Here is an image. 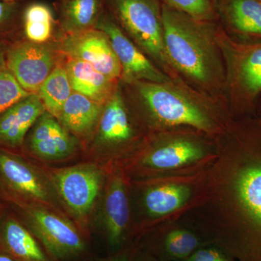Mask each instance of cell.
Segmentation results:
<instances>
[{
	"instance_id": "cell-28",
	"label": "cell",
	"mask_w": 261,
	"mask_h": 261,
	"mask_svg": "<svg viewBox=\"0 0 261 261\" xmlns=\"http://www.w3.org/2000/svg\"><path fill=\"white\" fill-rule=\"evenodd\" d=\"M189 261H228L219 252L211 250L197 251L190 257Z\"/></svg>"
},
{
	"instance_id": "cell-20",
	"label": "cell",
	"mask_w": 261,
	"mask_h": 261,
	"mask_svg": "<svg viewBox=\"0 0 261 261\" xmlns=\"http://www.w3.org/2000/svg\"><path fill=\"white\" fill-rule=\"evenodd\" d=\"M100 0H65L62 8V25L69 34L92 29L99 19Z\"/></svg>"
},
{
	"instance_id": "cell-23",
	"label": "cell",
	"mask_w": 261,
	"mask_h": 261,
	"mask_svg": "<svg viewBox=\"0 0 261 261\" xmlns=\"http://www.w3.org/2000/svg\"><path fill=\"white\" fill-rule=\"evenodd\" d=\"M190 190L181 185L156 187L145 196L146 207L153 216H164L177 210L188 199Z\"/></svg>"
},
{
	"instance_id": "cell-30",
	"label": "cell",
	"mask_w": 261,
	"mask_h": 261,
	"mask_svg": "<svg viewBox=\"0 0 261 261\" xmlns=\"http://www.w3.org/2000/svg\"><path fill=\"white\" fill-rule=\"evenodd\" d=\"M0 261H18L14 257H12L8 254L2 253L0 252Z\"/></svg>"
},
{
	"instance_id": "cell-11",
	"label": "cell",
	"mask_w": 261,
	"mask_h": 261,
	"mask_svg": "<svg viewBox=\"0 0 261 261\" xmlns=\"http://www.w3.org/2000/svg\"><path fill=\"white\" fill-rule=\"evenodd\" d=\"M46 112L38 94L20 99L0 115V146L18 147L22 145L29 130Z\"/></svg>"
},
{
	"instance_id": "cell-2",
	"label": "cell",
	"mask_w": 261,
	"mask_h": 261,
	"mask_svg": "<svg viewBox=\"0 0 261 261\" xmlns=\"http://www.w3.org/2000/svg\"><path fill=\"white\" fill-rule=\"evenodd\" d=\"M126 85L149 121L162 128L188 127L212 135L224 129L231 113L224 99L201 93L181 81Z\"/></svg>"
},
{
	"instance_id": "cell-14",
	"label": "cell",
	"mask_w": 261,
	"mask_h": 261,
	"mask_svg": "<svg viewBox=\"0 0 261 261\" xmlns=\"http://www.w3.org/2000/svg\"><path fill=\"white\" fill-rule=\"evenodd\" d=\"M0 173L20 195L42 203H51L50 194L42 178L16 156L0 151Z\"/></svg>"
},
{
	"instance_id": "cell-4",
	"label": "cell",
	"mask_w": 261,
	"mask_h": 261,
	"mask_svg": "<svg viewBox=\"0 0 261 261\" xmlns=\"http://www.w3.org/2000/svg\"><path fill=\"white\" fill-rule=\"evenodd\" d=\"M120 28L168 76L181 81L168 61L159 0H111ZM182 82V81H181Z\"/></svg>"
},
{
	"instance_id": "cell-7",
	"label": "cell",
	"mask_w": 261,
	"mask_h": 261,
	"mask_svg": "<svg viewBox=\"0 0 261 261\" xmlns=\"http://www.w3.org/2000/svg\"><path fill=\"white\" fill-rule=\"evenodd\" d=\"M95 29L102 31L109 38L121 65V82L123 83L130 84L137 81L166 82L173 80L130 40L112 19L101 17Z\"/></svg>"
},
{
	"instance_id": "cell-12",
	"label": "cell",
	"mask_w": 261,
	"mask_h": 261,
	"mask_svg": "<svg viewBox=\"0 0 261 261\" xmlns=\"http://www.w3.org/2000/svg\"><path fill=\"white\" fill-rule=\"evenodd\" d=\"M29 145L34 154L49 161L63 159L75 149V141L58 119L44 112L34 124L29 137Z\"/></svg>"
},
{
	"instance_id": "cell-18",
	"label": "cell",
	"mask_w": 261,
	"mask_h": 261,
	"mask_svg": "<svg viewBox=\"0 0 261 261\" xmlns=\"http://www.w3.org/2000/svg\"><path fill=\"white\" fill-rule=\"evenodd\" d=\"M104 214L108 240L113 245H116L121 241L129 219L128 198L120 178H115L108 187Z\"/></svg>"
},
{
	"instance_id": "cell-19",
	"label": "cell",
	"mask_w": 261,
	"mask_h": 261,
	"mask_svg": "<svg viewBox=\"0 0 261 261\" xmlns=\"http://www.w3.org/2000/svg\"><path fill=\"white\" fill-rule=\"evenodd\" d=\"M2 241L9 255L18 261H51L32 233L15 220L5 223Z\"/></svg>"
},
{
	"instance_id": "cell-6",
	"label": "cell",
	"mask_w": 261,
	"mask_h": 261,
	"mask_svg": "<svg viewBox=\"0 0 261 261\" xmlns=\"http://www.w3.org/2000/svg\"><path fill=\"white\" fill-rule=\"evenodd\" d=\"M27 216L33 232L53 258L67 260L85 251L82 235L61 216L40 207H30Z\"/></svg>"
},
{
	"instance_id": "cell-5",
	"label": "cell",
	"mask_w": 261,
	"mask_h": 261,
	"mask_svg": "<svg viewBox=\"0 0 261 261\" xmlns=\"http://www.w3.org/2000/svg\"><path fill=\"white\" fill-rule=\"evenodd\" d=\"M56 58L54 49L45 44L15 39L7 44L5 66L24 90L37 94L56 66Z\"/></svg>"
},
{
	"instance_id": "cell-21",
	"label": "cell",
	"mask_w": 261,
	"mask_h": 261,
	"mask_svg": "<svg viewBox=\"0 0 261 261\" xmlns=\"http://www.w3.org/2000/svg\"><path fill=\"white\" fill-rule=\"evenodd\" d=\"M72 92L65 67L57 65L43 82L37 94L46 111L58 119Z\"/></svg>"
},
{
	"instance_id": "cell-27",
	"label": "cell",
	"mask_w": 261,
	"mask_h": 261,
	"mask_svg": "<svg viewBox=\"0 0 261 261\" xmlns=\"http://www.w3.org/2000/svg\"><path fill=\"white\" fill-rule=\"evenodd\" d=\"M21 10L18 2L6 3L0 1V42L16 30L21 21Z\"/></svg>"
},
{
	"instance_id": "cell-13",
	"label": "cell",
	"mask_w": 261,
	"mask_h": 261,
	"mask_svg": "<svg viewBox=\"0 0 261 261\" xmlns=\"http://www.w3.org/2000/svg\"><path fill=\"white\" fill-rule=\"evenodd\" d=\"M126 97L121 84L104 105L99 121L98 140L103 145H123L133 138V128L130 123Z\"/></svg>"
},
{
	"instance_id": "cell-10",
	"label": "cell",
	"mask_w": 261,
	"mask_h": 261,
	"mask_svg": "<svg viewBox=\"0 0 261 261\" xmlns=\"http://www.w3.org/2000/svg\"><path fill=\"white\" fill-rule=\"evenodd\" d=\"M224 30L240 42L261 43V0H216Z\"/></svg>"
},
{
	"instance_id": "cell-8",
	"label": "cell",
	"mask_w": 261,
	"mask_h": 261,
	"mask_svg": "<svg viewBox=\"0 0 261 261\" xmlns=\"http://www.w3.org/2000/svg\"><path fill=\"white\" fill-rule=\"evenodd\" d=\"M58 193L67 207L78 217L87 216L100 190L102 176L92 165L58 170L53 175Z\"/></svg>"
},
{
	"instance_id": "cell-15",
	"label": "cell",
	"mask_w": 261,
	"mask_h": 261,
	"mask_svg": "<svg viewBox=\"0 0 261 261\" xmlns=\"http://www.w3.org/2000/svg\"><path fill=\"white\" fill-rule=\"evenodd\" d=\"M205 149L194 137H166L149 152L144 162L158 169H171L202 159Z\"/></svg>"
},
{
	"instance_id": "cell-24",
	"label": "cell",
	"mask_w": 261,
	"mask_h": 261,
	"mask_svg": "<svg viewBox=\"0 0 261 261\" xmlns=\"http://www.w3.org/2000/svg\"><path fill=\"white\" fill-rule=\"evenodd\" d=\"M163 3L200 21L215 22L219 18L216 0H163Z\"/></svg>"
},
{
	"instance_id": "cell-16",
	"label": "cell",
	"mask_w": 261,
	"mask_h": 261,
	"mask_svg": "<svg viewBox=\"0 0 261 261\" xmlns=\"http://www.w3.org/2000/svg\"><path fill=\"white\" fill-rule=\"evenodd\" d=\"M65 67L73 92L99 104H106L120 83L86 62L70 58Z\"/></svg>"
},
{
	"instance_id": "cell-32",
	"label": "cell",
	"mask_w": 261,
	"mask_h": 261,
	"mask_svg": "<svg viewBox=\"0 0 261 261\" xmlns=\"http://www.w3.org/2000/svg\"><path fill=\"white\" fill-rule=\"evenodd\" d=\"M258 109L259 111H260V115H261V99H260V101H259L258 104H257L256 110ZM260 120H261V116H260Z\"/></svg>"
},
{
	"instance_id": "cell-26",
	"label": "cell",
	"mask_w": 261,
	"mask_h": 261,
	"mask_svg": "<svg viewBox=\"0 0 261 261\" xmlns=\"http://www.w3.org/2000/svg\"><path fill=\"white\" fill-rule=\"evenodd\" d=\"M198 245L195 235L184 230H176L168 235L166 247L173 256L181 258L188 256Z\"/></svg>"
},
{
	"instance_id": "cell-22",
	"label": "cell",
	"mask_w": 261,
	"mask_h": 261,
	"mask_svg": "<svg viewBox=\"0 0 261 261\" xmlns=\"http://www.w3.org/2000/svg\"><path fill=\"white\" fill-rule=\"evenodd\" d=\"M24 35L29 42L44 44L50 39L53 15L50 8L42 3L28 5L21 14Z\"/></svg>"
},
{
	"instance_id": "cell-31",
	"label": "cell",
	"mask_w": 261,
	"mask_h": 261,
	"mask_svg": "<svg viewBox=\"0 0 261 261\" xmlns=\"http://www.w3.org/2000/svg\"><path fill=\"white\" fill-rule=\"evenodd\" d=\"M108 261H128V257L126 255H121V256L113 257V258Z\"/></svg>"
},
{
	"instance_id": "cell-17",
	"label": "cell",
	"mask_w": 261,
	"mask_h": 261,
	"mask_svg": "<svg viewBox=\"0 0 261 261\" xmlns=\"http://www.w3.org/2000/svg\"><path fill=\"white\" fill-rule=\"evenodd\" d=\"M104 105L73 92L65 103L58 120L62 126L75 135H89L97 124Z\"/></svg>"
},
{
	"instance_id": "cell-9",
	"label": "cell",
	"mask_w": 261,
	"mask_h": 261,
	"mask_svg": "<svg viewBox=\"0 0 261 261\" xmlns=\"http://www.w3.org/2000/svg\"><path fill=\"white\" fill-rule=\"evenodd\" d=\"M61 48L71 59L86 62L106 76L121 82V65L109 38L102 31L89 29L69 34Z\"/></svg>"
},
{
	"instance_id": "cell-25",
	"label": "cell",
	"mask_w": 261,
	"mask_h": 261,
	"mask_svg": "<svg viewBox=\"0 0 261 261\" xmlns=\"http://www.w3.org/2000/svg\"><path fill=\"white\" fill-rule=\"evenodd\" d=\"M29 94L5 65L0 69V115Z\"/></svg>"
},
{
	"instance_id": "cell-3",
	"label": "cell",
	"mask_w": 261,
	"mask_h": 261,
	"mask_svg": "<svg viewBox=\"0 0 261 261\" xmlns=\"http://www.w3.org/2000/svg\"><path fill=\"white\" fill-rule=\"evenodd\" d=\"M216 36L224 60V99L230 112H254L261 99V43L240 42L219 25Z\"/></svg>"
},
{
	"instance_id": "cell-1",
	"label": "cell",
	"mask_w": 261,
	"mask_h": 261,
	"mask_svg": "<svg viewBox=\"0 0 261 261\" xmlns=\"http://www.w3.org/2000/svg\"><path fill=\"white\" fill-rule=\"evenodd\" d=\"M162 17L165 51L176 75L201 93L224 99V63L215 22L195 20L164 3Z\"/></svg>"
},
{
	"instance_id": "cell-33",
	"label": "cell",
	"mask_w": 261,
	"mask_h": 261,
	"mask_svg": "<svg viewBox=\"0 0 261 261\" xmlns=\"http://www.w3.org/2000/svg\"><path fill=\"white\" fill-rule=\"evenodd\" d=\"M0 1L6 2V3H17L19 0H0Z\"/></svg>"
},
{
	"instance_id": "cell-29",
	"label": "cell",
	"mask_w": 261,
	"mask_h": 261,
	"mask_svg": "<svg viewBox=\"0 0 261 261\" xmlns=\"http://www.w3.org/2000/svg\"><path fill=\"white\" fill-rule=\"evenodd\" d=\"M8 42H0V69L5 65V51Z\"/></svg>"
}]
</instances>
